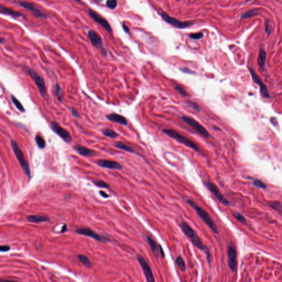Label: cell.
I'll return each instance as SVG.
<instances>
[{
	"label": "cell",
	"mask_w": 282,
	"mask_h": 282,
	"mask_svg": "<svg viewBox=\"0 0 282 282\" xmlns=\"http://www.w3.org/2000/svg\"><path fill=\"white\" fill-rule=\"evenodd\" d=\"M74 149L82 156H94L97 154L94 150L89 149L82 145H77L74 146Z\"/></svg>",
	"instance_id": "cell-19"
},
{
	"label": "cell",
	"mask_w": 282,
	"mask_h": 282,
	"mask_svg": "<svg viewBox=\"0 0 282 282\" xmlns=\"http://www.w3.org/2000/svg\"><path fill=\"white\" fill-rule=\"evenodd\" d=\"M0 12L1 14H7V15H9L10 16L13 17H19L23 16V14L21 12L14 11L10 8L3 6L2 5L0 7Z\"/></svg>",
	"instance_id": "cell-20"
},
{
	"label": "cell",
	"mask_w": 282,
	"mask_h": 282,
	"mask_svg": "<svg viewBox=\"0 0 282 282\" xmlns=\"http://www.w3.org/2000/svg\"><path fill=\"white\" fill-rule=\"evenodd\" d=\"M78 258L83 265H85L87 267H90L91 265V264H92L91 262L87 256L83 255H78Z\"/></svg>",
	"instance_id": "cell-31"
},
{
	"label": "cell",
	"mask_w": 282,
	"mask_h": 282,
	"mask_svg": "<svg viewBox=\"0 0 282 282\" xmlns=\"http://www.w3.org/2000/svg\"><path fill=\"white\" fill-rule=\"evenodd\" d=\"M35 141H36V143L38 146V147H39V148L41 149V150L45 148L46 147V142H45V140L40 135H37L36 136Z\"/></svg>",
	"instance_id": "cell-27"
},
{
	"label": "cell",
	"mask_w": 282,
	"mask_h": 282,
	"mask_svg": "<svg viewBox=\"0 0 282 282\" xmlns=\"http://www.w3.org/2000/svg\"><path fill=\"white\" fill-rule=\"evenodd\" d=\"M253 185L255 186H256V187H258V188H260V189H265L267 188L266 184L262 182L261 180H258V179H256V180H254V182H253Z\"/></svg>",
	"instance_id": "cell-35"
},
{
	"label": "cell",
	"mask_w": 282,
	"mask_h": 282,
	"mask_svg": "<svg viewBox=\"0 0 282 282\" xmlns=\"http://www.w3.org/2000/svg\"><path fill=\"white\" fill-rule=\"evenodd\" d=\"M182 119L187 123V125L191 126L194 130L196 131L204 137L208 138L210 137L209 133L206 130V129L204 128L203 126H202L199 122H198L190 116H183L182 117Z\"/></svg>",
	"instance_id": "cell-7"
},
{
	"label": "cell",
	"mask_w": 282,
	"mask_h": 282,
	"mask_svg": "<svg viewBox=\"0 0 282 282\" xmlns=\"http://www.w3.org/2000/svg\"><path fill=\"white\" fill-rule=\"evenodd\" d=\"M98 165L105 168L114 169V170H121L122 166L120 164L115 161H112L107 159H100L97 161Z\"/></svg>",
	"instance_id": "cell-17"
},
{
	"label": "cell",
	"mask_w": 282,
	"mask_h": 282,
	"mask_svg": "<svg viewBox=\"0 0 282 282\" xmlns=\"http://www.w3.org/2000/svg\"><path fill=\"white\" fill-rule=\"evenodd\" d=\"M74 1L78 3H82V0H74Z\"/></svg>",
	"instance_id": "cell-47"
},
{
	"label": "cell",
	"mask_w": 282,
	"mask_h": 282,
	"mask_svg": "<svg viewBox=\"0 0 282 282\" xmlns=\"http://www.w3.org/2000/svg\"><path fill=\"white\" fill-rule=\"evenodd\" d=\"M11 247L10 246L8 245H1L0 246V251L1 252H7L10 250Z\"/></svg>",
	"instance_id": "cell-42"
},
{
	"label": "cell",
	"mask_w": 282,
	"mask_h": 282,
	"mask_svg": "<svg viewBox=\"0 0 282 282\" xmlns=\"http://www.w3.org/2000/svg\"><path fill=\"white\" fill-rule=\"evenodd\" d=\"M102 133L104 135L112 138H116L119 137V135L115 132L114 131L109 128H104L102 130Z\"/></svg>",
	"instance_id": "cell-24"
},
{
	"label": "cell",
	"mask_w": 282,
	"mask_h": 282,
	"mask_svg": "<svg viewBox=\"0 0 282 282\" xmlns=\"http://www.w3.org/2000/svg\"><path fill=\"white\" fill-rule=\"evenodd\" d=\"M175 90L180 93L181 95H183L184 97H186L188 95L187 92L185 90L184 88H183L182 87H181L180 85H176L175 87Z\"/></svg>",
	"instance_id": "cell-39"
},
{
	"label": "cell",
	"mask_w": 282,
	"mask_h": 282,
	"mask_svg": "<svg viewBox=\"0 0 282 282\" xmlns=\"http://www.w3.org/2000/svg\"><path fill=\"white\" fill-rule=\"evenodd\" d=\"M67 231V225L64 224V225L62 227V228L61 232L62 233H64Z\"/></svg>",
	"instance_id": "cell-46"
},
{
	"label": "cell",
	"mask_w": 282,
	"mask_h": 282,
	"mask_svg": "<svg viewBox=\"0 0 282 282\" xmlns=\"http://www.w3.org/2000/svg\"><path fill=\"white\" fill-rule=\"evenodd\" d=\"M265 60H266V52L263 48L260 49V51L258 54V64L261 69H263L265 67Z\"/></svg>",
	"instance_id": "cell-22"
},
{
	"label": "cell",
	"mask_w": 282,
	"mask_h": 282,
	"mask_svg": "<svg viewBox=\"0 0 282 282\" xmlns=\"http://www.w3.org/2000/svg\"><path fill=\"white\" fill-rule=\"evenodd\" d=\"M76 232L78 234L82 235L84 236H87L88 237H92L94 239L100 241L107 242V240L105 239L104 237L98 234L97 232H95L94 231L91 230L89 228H79L76 229L75 230Z\"/></svg>",
	"instance_id": "cell-16"
},
{
	"label": "cell",
	"mask_w": 282,
	"mask_h": 282,
	"mask_svg": "<svg viewBox=\"0 0 282 282\" xmlns=\"http://www.w3.org/2000/svg\"><path fill=\"white\" fill-rule=\"evenodd\" d=\"M165 134L168 136L170 137L173 138L174 140H176L178 142L182 143L183 145H185L186 146L189 147L190 148H192L195 151L199 152V148L197 146L196 144H195L194 142H193L191 140L189 139L188 138L185 137V136L180 134L176 131L171 130V129H164L163 130Z\"/></svg>",
	"instance_id": "cell-4"
},
{
	"label": "cell",
	"mask_w": 282,
	"mask_h": 282,
	"mask_svg": "<svg viewBox=\"0 0 282 282\" xmlns=\"http://www.w3.org/2000/svg\"><path fill=\"white\" fill-rule=\"evenodd\" d=\"M203 34L202 33H195L191 34L190 35V38L194 40H198L203 38Z\"/></svg>",
	"instance_id": "cell-40"
},
{
	"label": "cell",
	"mask_w": 282,
	"mask_h": 282,
	"mask_svg": "<svg viewBox=\"0 0 282 282\" xmlns=\"http://www.w3.org/2000/svg\"><path fill=\"white\" fill-rule=\"evenodd\" d=\"M71 111V113L72 114V115H73L74 117H75L76 118H80V117H81L80 115L79 114L78 111H77L76 109H74V108H72Z\"/></svg>",
	"instance_id": "cell-41"
},
{
	"label": "cell",
	"mask_w": 282,
	"mask_h": 282,
	"mask_svg": "<svg viewBox=\"0 0 282 282\" xmlns=\"http://www.w3.org/2000/svg\"><path fill=\"white\" fill-rule=\"evenodd\" d=\"M229 266L232 272H235L237 267V253L234 245L230 242L228 249Z\"/></svg>",
	"instance_id": "cell-12"
},
{
	"label": "cell",
	"mask_w": 282,
	"mask_h": 282,
	"mask_svg": "<svg viewBox=\"0 0 282 282\" xmlns=\"http://www.w3.org/2000/svg\"><path fill=\"white\" fill-rule=\"evenodd\" d=\"M249 71L251 75L253 81L255 82V83H256L257 84L259 85L262 95H263V97L265 98L266 99H268L270 97V93L268 92L267 87L261 80L260 77L257 74L255 71V70L251 67H249Z\"/></svg>",
	"instance_id": "cell-14"
},
{
	"label": "cell",
	"mask_w": 282,
	"mask_h": 282,
	"mask_svg": "<svg viewBox=\"0 0 282 282\" xmlns=\"http://www.w3.org/2000/svg\"><path fill=\"white\" fill-rule=\"evenodd\" d=\"M3 41H5V39H3V38H1V40H0V42H1V44H2Z\"/></svg>",
	"instance_id": "cell-48"
},
{
	"label": "cell",
	"mask_w": 282,
	"mask_h": 282,
	"mask_svg": "<svg viewBox=\"0 0 282 282\" xmlns=\"http://www.w3.org/2000/svg\"><path fill=\"white\" fill-rule=\"evenodd\" d=\"M100 195H101L103 197H104V198H108V197H109V195L107 194L106 192H105L104 191H100Z\"/></svg>",
	"instance_id": "cell-45"
},
{
	"label": "cell",
	"mask_w": 282,
	"mask_h": 282,
	"mask_svg": "<svg viewBox=\"0 0 282 282\" xmlns=\"http://www.w3.org/2000/svg\"><path fill=\"white\" fill-rule=\"evenodd\" d=\"M176 265H178V268L181 272H184L186 269V267L185 265V261L181 256H179L176 258Z\"/></svg>",
	"instance_id": "cell-30"
},
{
	"label": "cell",
	"mask_w": 282,
	"mask_h": 282,
	"mask_svg": "<svg viewBox=\"0 0 282 282\" xmlns=\"http://www.w3.org/2000/svg\"><path fill=\"white\" fill-rule=\"evenodd\" d=\"M186 103V104L189 107L194 109L195 111H196L197 112H200V109H199V107H198V105L196 103L191 102V101H187Z\"/></svg>",
	"instance_id": "cell-36"
},
{
	"label": "cell",
	"mask_w": 282,
	"mask_h": 282,
	"mask_svg": "<svg viewBox=\"0 0 282 282\" xmlns=\"http://www.w3.org/2000/svg\"><path fill=\"white\" fill-rule=\"evenodd\" d=\"M88 13L89 14L90 17L95 22L99 24L100 26H102L108 33H112V27L108 23V22L107 21V20L102 17L99 13H98L97 12H95L93 10H90V9L88 10Z\"/></svg>",
	"instance_id": "cell-13"
},
{
	"label": "cell",
	"mask_w": 282,
	"mask_h": 282,
	"mask_svg": "<svg viewBox=\"0 0 282 282\" xmlns=\"http://www.w3.org/2000/svg\"><path fill=\"white\" fill-rule=\"evenodd\" d=\"M107 119L109 120V121L119 123L120 125H122L124 126L127 125V120L124 116L119 115V114L112 113L109 114L106 116Z\"/></svg>",
	"instance_id": "cell-18"
},
{
	"label": "cell",
	"mask_w": 282,
	"mask_h": 282,
	"mask_svg": "<svg viewBox=\"0 0 282 282\" xmlns=\"http://www.w3.org/2000/svg\"><path fill=\"white\" fill-rule=\"evenodd\" d=\"M88 36L92 45L94 46L95 48L102 50L103 54H106L107 52L103 49L102 39L100 37V36L93 30L88 31Z\"/></svg>",
	"instance_id": "cell-15"
},
{
	"label": "cell",
	"mask_w": 282,
	"mask_h": 282,
	"mask_svg": "<svg viewBox=\"0 0 282 282\" xmlns=\"http://www.w3.org/2000/svg\"><path fill=\"white\" fill-rule=\"evenodd\" d=\"M93 183L98 187L105 188V189H108V188H109L110 187L109 184H108L107 183H105L103 180H95V181H93Z\"/></svg>",
	"instance_id": "cell-33"
},
{
	"label": "cell",
	"mask_w": 282,
	"mask_h": 282,
	"mask_svg": "<svg viewBox=\"0 0 282 282\" xmlns=\"http://www.w3.org/2000/svg\"><path fill=\"white\" fill-rule=\"evenodd\" d=\"M138 262L140 263V265L142 268L143 271L144 273L146 280L147 282H155L154 275L152 272V270L147 261H146L144 257L142 256L138 255L137 257Z\"/></svg>",
	"instance_id": "cell-11"
},
{
	"label": "cell",
	"mask_w": 282,
	"mask_h": 282,
	"mask_svg": "<svg viewBox=\"0 0 282 282\" xmlns=\"http://www.w3.org/2000/svg\"><path fill=\"white\" fill-rule=\"evenodd\" d=\"M159 250H160V253L161 254V256L163 258H165V253L164 252L163 249L160 245L159 244Z\"/></svg>",
	"instance_id": "cell-43"
},
{
	"label": "cell",
	"mask_w": 282,
	"mask_h": 282,
	"mask_svg": "<svg viewBox=\"0 0 282 282\" xmlns=\"http://www.w3.org/2000/svg\"><path fill=\"white\" fill-rule=\"evenodd\" d=\"M25 69L28 72V74L31 76V77L33 79L35 84L38 87L41 95L43 97H45V95H46V88L44 79L41 76H39L33 69L26 67Z\"/></svg>",
	"instance_id": "cell-5"
},
{
	"label": "cell",
	"mask_w": 282,
	"mask_h": 282,
	"mask_svg": "<svg viewBox=\"0 0 282 282\" xmlns=\"http://www.w3.org/2000/svg\"><path fill=\"white\" fill-rule=\"evenodd\" d=\"M11 99L12 100V103L15 105V107L17 108V109L21 112H26V110L24 109V107L22 104L21 103L19 102V100L17 98L15 97L13 95H11Z\"/></svg>",
	"instance_id": "cell-25"
},
{
	"label": "cell",
	"mask_w": 282,
	"mask_h": 282,
	"mask_svg": "<svg viewBox=\"0 0 282 282\" xmlns=\"http://www.w3.org/2000/svg\"><path fill=\"white\" fill-rule=\"evenodd\" d=\"M187 203L194 209V211H196V212L197 213L199 217L201 218L202 220L211 228V230L214 233L218 234V228L213 221V219L211 218L210 215L207 213V212L205 211L204 209L199 206L191 199H187Z\"/></svg>",
	"instance_id": "cell-2"
},
{
	"label": "cell",
	"mask_w": 282,
	"mask_h": 282,
	"mask_svg": "<svg viewBox=\"0 0 282 282\" xmlns=\"http://www.w3.org/2000/svg\"><path fill=\"white\" fill-rule=\"evenodd\" d=\"M265 33L268 36H270L271 33V31H272L271 23H270V20H265Z\"/></svg>",
	"instance_id": "cell-37"
},
{
	"label": "cell",
	"mask_w": 282,
	"mask_h": 282,
	"mask_svg": "<svg viewBox=\"0 0 282 282\" xmlns=\"http://www.w3.org/2000/svg\"><path fill=\"white\" fill-rule=\"evenodd\" d=\"M272 208L275 209L280 213L282 214V205L280 202H273L272 203H269Z\"/></svg>",
	"instance_id": "cell-32"
},
{
	"label": "cell",
	"mask_w": 282,
	"mask_h": 282,
	"mask_svg": "<svg viewBox=\"0 0 282 282\" xmlns=\"http://www.w3.org/2000/svg\"><path fill=\"white\" fill-rule=\"evenodd\" d=\"M260 11L258 9H254V10H250L248 12H246L244 14H242L241 19H246L249 18L251 17H254L256 15L259 14Z\"/></svg>",
	"instance_id": "cell-28"
},
{
	"label": "cell",
	"mask_w": 282,
	"mask_h": 282,
	"mask_svg": "<svg viewBox=\"0 0 282 282\" xmlns=\"http://www.w3.org/2000/svg\"><path fill=\"white\" fill-rule=\"evenodd\" d=\"M55 93L57 95V99L60 102H62V99H63V92H62V89L59 84L56 83L55 84Z\"/></svg>",
	"instance_id": "cell-29"
},
{
	"label": "cell",
	"mask_w": 282,
	"mask_h": 282,
	"mask_svg": "<svg viewBox=\"0 0 282 282\" xmlns=\"http://www.w3.org/2000/svg\"><path fill=\"white\" fill-rule=\"evenodd\" d=\"M18 4L22 7L26 8V10H28L29 11L33 14L35 17H37L38 18L46 19L48 18V16L45 14L44 12H43L36 5L32 3L28 2L26 1H20L18 2Z\"/></svg>",
	"instance_id": "cell-8"
},
{
	"label": "cell",
	"mask_w": 282,
	"mask_h": 282,
	"mask_svg": "<svg viewBox=\"0 0 282 282\" xmlns=\"http://www.w3.org/2000/svg\"><path fill=\"white\" fill-rule=\"evenodd\" d=\"M180 227L183 232L190 240V241L192 242V244L194 245L199 250H201L202 251H205L208 262L211 263V255L210 251H209L208 249H207L206 247L202 243L199 237L198 236L197 232L193 229V228L191 227V226L188 223L185 222H181Z\"/></svg>",
	"instance_id": "cell-1"
},
{
	"label": "cell",
	"mask_w": 282,
	"mask_h": 282,
	"mask_svg": "<svg viewBox=\"0 0 282 282\" xmlns=\"http://www.w3.org/2000/svg\"><path fill=\"white\" fill-rule=\"evenodd\" d=\"M161 16L163 19L169 24H171L179 29H184L191 26L193 24L190 22H183L176 19L175 18L171 17L164 12H161Z\"/></svg>",
	"instance_id": "cell-9"
},
{
	"label": "cell",
	"mask_w": 282,
	"mask_h": 282,
	"mask_svg": "<svg viewBox=\"0 0 282 282\" xmlns=\"http://www.w3.org/2000/svg\"><path fill=\"white\" fill-rule=\"evenodd\" d=\"M11 144L12 146V150L14 152L18 161H19V164L21 165L22 168L24 171V173L26 174V176L29 179H30L31 178V169L28 161H26L24 157L23 153L22 151L16 141L12 140L11 142Z\"/></svg>",
	"instance_id": "cell-3"
},
{
	"label": "cell",
	"mask_w": 282,
	"mask_h": 282,
	"mask_svg": "<svg viewBox=\"0 0 282 282\" xmlns=\"http://www.w3.org/2000/svg\"><path fill=\"white\" fill-rule=\"evenodd\" d=\"M50 127L52 130L56 133L65 142L69 143L72 141V138L69 132L60 126L59 123L55 121H52L50 122Z\"/></svg>",
	"instance_id": "cell-6"
},
{
	"label": "cell",
	"mask_w": 282,
	"mask_h": 282,
	"mask_svg": "<svg viewBox=\"0 0 282 282\" xmlns=\"http://www.w3.org/2000/svg\"><path fill=\"white\" fill-rule=\"evenodd\" d=\"M26 220L31 223H41V222H47L50 221V218L45 216L39 215H30L26 217Z\"/></svg>",
	"instance_id": "cell-21"
},
{
	"label": "cell",
	"mask_w": 282,
	"mask_h": 282,
	"mask_svg": "<svg viewBox=\"0 0 282 282\" xmlns=\"http://www.w3.org/2000/svg\"><path fill=\"white\" fill-rule=\"evenodd\" d=\"M122 28H123V30L125 31L126 32V33H129V31H130V29L128 28V26H126V24H125L124 23H123V24H122Z\"/></svg>",
	"instance_id": "cell-44"
},
{
	"label": "cell",
	"mask_w": 282,
	"mask_h": 282,
	"mask_svg": "<svg viewBox=\"0 0 282 282\" xmlns=\"http://www.w3.org/2000/svg\"><path fill=\"white\" fill-rule=\"evenodd\" d=\"M147 237V241L150 245V248L151 249L152 252L153 253L156 257L158 258L159 256V252L157 249L156 242L154 240L152 239L150 237Z\"/></svg>",
	"instance_id": "cell-23"
},
{
	"label": "cell",
	"mask_w": 282,
	"mask_h": 282,
	"mask_svg": "<svg viewBox=\"0 0 282 282\" xmlns=\"http://www.w3.org/2000/svg\"><path fill=\"white\" fill-rule=\"evenodd\" d=\"M117 5V0H108L106 2V6L111 10H114Z\"/></svg>",
	"instance_id": "cell-34"
},
{
	"label": "cell",
	"mask_w": 282,
	"mask_h": 282,
	"mask_svg": "<svg viewBox=\"0 0 282 282\" xmlns=\"http://www.w3.org/2000/svg\"><path fill=\"white\" fill-rule=\"evenodd\" d=\"M115 147L117 148L125 151H127V152H131V153L133 152V150L132 147H131L130 146H129L128 145H126L125 143L121 142H116L115 143Z\"/></svg>",
	"instance_id": "cell-26"
},
{
	"label": "cell",
	"mask_w": 282,
	"mask_h": 282,
	"mask_svg": "<svg viewBox=\"0 0 282 282\" xmlns=\"http://www.w3.org/2000/svg\"><path fill=\"white\" fill-rule=\"evenodd\" d=\"M204 184L209 191H210L214 195L216 198L218 199L221 203L225 206H229L230 204V202L226 199V198L221 193L220 190H219L218 187L214 183L210 181H207L204 183Z\"/></svg>",
	"instance_id": "cell-10"
},
{
	"label": "cell",
	"mask_w": 282,
	"mask_h": 282,
	"mask_svg": "<svg viewBox=\"0 0 282 282\" xmlns=\"http://www.w3.org/2000/svg\"><path fill=\"white\" fill-rule=\"evenodd\" d=\"M233 216H234L235 218L237 219V221H239L240 222H241V223H246V221L245 218L244 217V216L241 215V214L239 213H238V212H235V213L233 214Z\"/></svg>",
	"instance_id": "cell-38"
}]
</instances>
